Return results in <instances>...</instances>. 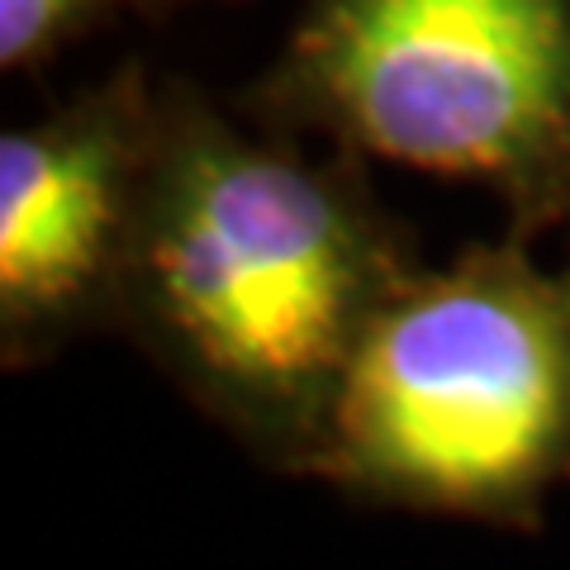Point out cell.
<instances>
[{
  "instance_id": "cell-5",
  "label": "cell",
  "mask_w": 570,
  "mask_h": 570,
  "mask_svg": "<svg viewBox=\"0 0 570 570\" xmlns=\"http://www.w3.org/2000/svg\"><path fill=\"white\" fill-rule=\"evenodd\" d=\"M129 0H0V67L43 71Z\"/></svg>"
},
{
  "instance_id": "cell-3",
  "label": "cell",
  "mask_w": 570,
  "mask_h": 570,
  "mask_svg": "<svg viewBox=\"0 0 570 570\" xmlns=\"http://www.w3.org/2000/svg\"><path fill=\"white\" fill-rule=\"evenodd\" d=\"M234 105L362 163L485 186L519 238L570 228V0H299Z\"/></svg>"
},
{
  "instance_id": "cell-1",
  "label": "cell",
  "mask_w": 570,
  "mask_h": 570,
  "mask_svg": "<svg viewBox=\"0 0 570 570\" xmlns=\"http://www.w3.org/2000/svg\"><path fill=\"white\" fill-rule=\"evenodd\" d=\"M419 266L362 157L157 81L115 333L266 471H318L356 352Z\"/></svg>"
},
{
  "instance_id": "cell-6",
  "label": "cell",
  "mask_w": 570,
  "mask_h": 570,
  "mask_svg": "<svg viewBox=\"0 0 570 570\" xmlns=\"http://www.w3.org/2000/svg\"><path fill=\"white\" fill-rule=\"evenodd\" d=\"M181 6H190V0H129V10H142V14H171Z\"/></svg>"
},
{
  "instance_id": "cell-2",
  "label": "cell",
  "mask_w": 570,
  "mask_h": 570,
  "mask_svg": "<svg viewBox=\"0 0 570 570\" xmlns=\"http://www.w3.org/2000/svg\"><path fill=\"white\" fill-rule=\"evenodd\" d=\"M362 509L538 532L570 490V253L466 243L381 309L314 471Z\"/></svg>"
},
{
  "instance_id": "cell-4",
  "label": "cell",
  "mask_w": 570,
  "mask_h": 570,
  "mask_svg": "<svg viewBox=\"0 0 570 570\" xmlns=\"http://www.w3.org/2000/svg\"><path fill=\"white\" fill-rule=\"evenodd\" d=\"M157 81L142 62L0 138V362L29 371L115 333Z\"/></svg>"
}]
</instances>
